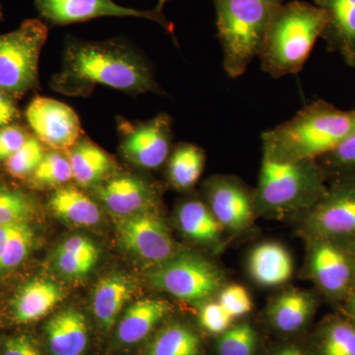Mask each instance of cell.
<instances>
[{
    "mask_svg": "<svg viewBox=\"0 0 355 355\" xmlns=\"http://www.w3.org/2000/svg\"><path fill=\"white\" fill-rule=\"evenodd\" d=\"M51 85L57 92L71 97H86L97 85L130 94L164 93L144 57L119 39L67 40L62 69L53 77Z\"/></svg>",
    "mask_w": 355,
    "mask_h": 355,
    "instance_id": "cell-1",
    "label": "cell"
},
{
    "mask_svg": "<svg viewBox=\"0 0 355 355\" xmlns=\"http://www.w3.org/2000/svg\"><path fill=\"white\" fill-rule=\"evenodd\" d=\"M355 128V109L343 111L324 100L310 103L291 120L261 133L263 155L277 162L318 160Z\"/></svg>",
    "mask_w": 355,
    "mask_h": 355,
    "instance_id": "cell-2",
    "label": "cell"
},
{
    "mask_svg": "<svg viewBox=\"0 0 355 355\" xmlns=\"http://www.w3.org/2000/svg\"><path fill=\"white\" fill-rule=\"evenodd\" d=\"M328 22L321 7L309 2H284L273 15L259 58L275 79L302 71Z\"/></svg>",
    "mask_w": 355,
    "mask_h": 355,
    "instance_id": "cell-3",
    "label": "cell"
},
{
    "mask_svg": "<svg viewBox=\"0 0 355 355\" xmlns=\"http://www.w3.org/2000/svg\"><path fill=\"white\" fill-rule=\"evenodd\" d=\"M224 71L239 78L259 58L275 13L286 0H212Z\"/></svg>",
    "mask_w": 355,
    "mask_h": 355,
    "instance_id": "cell-4",
    "label": "cell"
},
{
    "mask_svg": "<svg viewBox=\"0 0 355 355\" xmlns=\"http://www.w3.org/2000/svg\"><path fill=\"white\" fill-rule=\"evenodd\" d=\"M326 180L317 160L277 162L263 155L254 209L268 214L307 210L326 193Z\"/></svg>",
    "mask_w": 355,
    "mask_h": 355,
    "instance_id": "cell-5",
    "label": "cell"
},
{
    "mask_svg": "<svg viewBox=\"0 0 355 355\" xmlns=\"http://www.w3.org/2000/svg\"><path fill=\"white\" fill-rule=\"evenodd\" d=\"M46 39L48 27L39 19L25 20L14 31L0 35V91L21 95L37 85Z\"/></svg>",
    "mask_w": 355,
    "mask_h": 355,
    "instance_id": "cell-6",
    "label": "cell"
},
{
    "mask_svg": "<svg viewBox=\"0 0 355 355\" xmlns=\"http://www.w3.org/2000/svg\"><path fill=\"white\" fill-rule=\"evenodd\" d=\"M156 288L188 302H202L216 293L221 275L209 261L186 253L153 266L147 275Z\"/></svg>",
    "mask_w": 355,
    "mask_h": 355,
    "instance_id": "cell-7",
    "label": "cell"
},
{
    "mask_svg": "<svg viewBox=\"0 0 355 355\" xmlns=\"http://www.w3.org/2000/svg\"><path fill=\"white\" fill-rule=\"evenodd\" d=\"M172 125V118L166 113L141 123L121 121L119 132L123 157L144 169L161 167L171 153Z\"/></svg>",
    "mask_w": 355,
    "mask_h": 355,
    "instance_id": "cell-8",
    "label": "cell"
},
{
    "mask_svg": "<svg viewBox=\"0 0 355 355\" xmlns=\"http://www.w3.org/2000/svg\"><path fill=\"white\" fill-rule=\"evenodd\" d=\"M41 17L51 25L87 22L99 17H135L151 20L174 34V24L157 8L139 10L119 6L113 0H35Z\"/></svg>",
    "mask_w": 355,
    "mask_h": 355,
    "instance_id": "cell-9",
    "label": "cell"
},
{
    "mask_svg": "<svg viewBox=\"0 0 355 355\" xmlns=\"http://www.w3.org/2000/svg\"><path fill=\"white\" fill-rule=\"evenodd\" d=\"M116 230L121 246L151 266L176 254L167 226L153 209L121 218Z\"/></svg>",
    "mask_w": 355,
    "mask_h": 355,
    "instance_id": "cell-10",
    "label": "cell"
},
{
    "mask_svg": "<svg viewBox=\"0 0 355 355\" xmlns=\"http://www.w3.org/2000/svg\"><path fill=\"white\" fill-rule=\"evenodd\" d=\"M307 210L308 229L318 239L355 237V178L336 181Z\"/></svg>",
    "mask_w": 355,
    "mask_h": 355,
    "instance_id": "cell-11",
    "label": "cell"
},
{
    "mask_svg": "<svg viewBox=\"0 0 355 355\" xmlns=\"http://www.w3.org/2000/svg\"><path fill=\"white\" fill-rule=\"evenodd\" d=\"M25 116L35 137L53 150H69L81 137L78 116L58 100L39 96L30 103Z\"/></svg>",
    "mask_w": 355,
    "mask_h": 355,
    "instance_id": "cell-12",
    "label": "cell"
},
{
    "mask_svg": "<svg viewBox=\"0 0 355 355\" xmlns=\"http://www.w3.org/2000/svg\"><path fill=\"white\" fill-rule=\"evenodd\" d=\"M203 196L222 228L240 231L251 223L254 191L252 193L237 178H210L203 186Z\"/></svg>",
    "mask_w": 355,
    "mask_h": 355,
    "instance_id": "cell-13",
    "label": "cell"
},
{
    "mask_svg": "<svg viewBox=\"0 0 355 355\" xmlns=\"http://www.w3.org/2000/svg\"><path fill=\"white\" fill-rule=\"evenodd\" d=\"M94 188L103 205L121 218L153 209L157 202L153 184L135 175L111 176Z\"/></svg>",
    "mask_w": 355,
    "mask_h": 355,
    "instance_id": "cell-14",
    "label": "cell"
},
{
    "mask_svg": "<svg viewBox=\"0 0 355 355\" xmlns=\"http://www.w3.org/2000/svg\"><path fill=\"white\" fill-rule=\"evenodd\" d=\"M310 270L318 286L331 295L345 293L354 277L349 254L329 239H318L312 247Z\"/></svg>",
    "mask_w": 355,
    "mask_h": 355,
    "instance_id": "cell-15",
    "label": "cell"
},
{
    "mask_svg": "<svg viewBox=\"0 0 355 355\" xmlns=\"http://www.w3.org/2000/svg\"><path fill=\"white\" fill-rule=\"evenodd\" d=\"M314 4L328 15L321 37L327 49L355 67V0H314Z\"/></svg>",
    "mask_w": 355,
    "mask_h": 355,
    "instance_id": "cell-16",
    "label": "cell"
},
{
    "mask_svg": "<svg viewBox=\"0 0 355 355\" xmlns=\"http://www.w3.org/2000/svg\"><path fill=\"white\" fill-rule=\"evenodd\" d=\"M44 333L53 355H83L87 347V322L74 308L60 311L49 320Z\"/></svg>",
    "mask_w": 355,
    "mask_h": 355,
    "instance_id": "cell-17",
    "label": "cell"
},
{
    "mask_svg": "<svg viewBox=\"0 0 355 355\" xmlns=\"http://www.w3.org/2000/svg\"><path fill=\"white\" fill-rule=\"evenodd\" d=\"M72 176L83 187H96L113 176L116 164L111 156L94 142L80 137L69 149Z\"/></svg>",
    "mask_w": 355,
    "mask_h": 355,
    "instance_id": "cell-18",
    "label": "cell"
},
{
    "mask_svg": "<svg viewBox=\"0 0 355 355\" xmlns=\"http://www.w3.org/2000/svg\"><path fill=\"white\" fill-rule=\"evenodd\" d=\"M64 298V291L50 280L26 284L14 299V317L19 323H31L46 316Z\"/></svg>",
    "mask_w": 355,
    "mask_h": 355,
    "instance_id": "cell-19",
    "label": "cell"
},
{
    "mask_svg": "<svg viewBox=\"0 0 355 355\" xmlns=\"http://www.w3.org/2000/svg\"><path fill=\"white\" fill-rule=\"evenodd\" d=\"M169 311L167 303L156 299H144L133 303L119 323L116 330L119 342L128 345L141 342Z\"/></svg>",
    "mask_w": 355,
    "mask_h": 355,
    "instance_id": "cell-20",
    "label": "cell"
},
{
    "mask_svg": "<svg viewBox=\"0 0 355 355\" xmlns=\"http://www.w3.org/2000/svg\"><path fill=\"white\" fill-rule=\"evenodd\" d=\"M250 272L259 284L277 286L291 279L293 263L288 252L277 243H263L250 256Z\"/></svg>",
    "mask_w": 355,
    "mask_h": 355,
    "instance_id": "cell-21",
    "label": "cell"
},
{
    "mask_svg": "<svg viewBox=\"0 0 355 355\" xmlns=\"http://www.w3.org/2000/svg\"><path fill=\"white\" fill-rule=\"evenodd\" d=\"M132 293V284L123 275H108L98 282L93 297V311L103 329H113Z\"/></svg>",
    "mask_w": 355,
    "mask_h": 355,
    "instance_id": "cell-22",
    "label": "cell"
},
{
    "mask_svg": "<svg viewBox=\"0 0 355 355\" xmlns=\"http://www.w3.org/2000/svg\"><path fill=\"white\" fill-rule=\"evenodd\" d=\"M49 205L55 216L74 225L94 226L101 218L97 203L74 187L58 188L51 196Z\"/></svg>",
    "mask_w": 355,
    "mask_h": 355,
    "instance_id": "cell-23",
    "label": "cell"
},
{
    "mask_svg": "<svg viewBox=\"0 0 355 355\" xmlns=\"http://www.w3.org/2000/svg\"><path fill=\"white\" fill-rule=\"evenodd\" d=\"M180 228L195 241L211 244L218 241L222 226L209 205L197 198L184 200L177 210Z\"/></svg>",
    "mask_w": 355,
    "mask_h": 355,
    "instance_id": "cell-24",
    "label": "cell"
},
{
    "mask_svg": "<svg viewBox=\"0 0 355 355\" xmlns=\"http://www.w3.org/2000/svg\"><path fill=\"white\" fill-rule=\"evenodd\" d=\"M205 165V154L202 148L195 144H179L168 158V179L178 190H190L202 176Z\"/></svg>",
    "mask_w": 355,
    "mask_h": 355,
    "instance_id": "cell-25",
    "label": "cell"
},
{
    "mask_svg": "<svg viewBox=\"0 0 355 355\" xmlns=\"http://www.w3.org/2000/svg\"><path fill=\"white\" fill-rule=\"evenodd\" d=\"M313 310L312 298L305 292H284L270 306V318L279 330L294 333L300 330Z\"/></svg>",
    "mask_w": 355,
    "mask_h": 355,
    "instance_id": "cell-26",
    "label": "cell"
},
{
    "mask_svg": "<svg viewBox=\"0 0 355 355\" xmlns=\"http://www.w3.org/2000/svg\"><path fill=\"white\" fill-rule=\"evenodd\" d=\"M198 336L181 324H173L159 331L146 355H200Z\"/></svg>",
    "mask_w": 355,
    "mask_h": 355,
    "instance_id": "cell-27",
    "label": "cell"
},
{
    "mask_svg": "<svg viewBox=\"0 0 355 355\" xmlns=\"http://www.w3.org/2000/svg\"><path fill=\"white\" fill-rule=\"evenodd\" d=\"M71 179L73 176L69 159L58 150L44 153L41 163L32 174V183L41 188H60Z\"/></svg>",
    "mask_w": 355,
    "mask_h": 355,
    "instance_id": "cell-28",
    "label": "cell"
},
{
    "mask_svg": "<svg viewBox=\"0 0 355 355\" xmlns=\"http://www.w3.org/2000/svg\"><path fill=\"white\" fill-rule=\"evenodd\" d=\"M317 161L326 178L335 175L336 181L355 178V128L334 150Z\"/></svg>",
    "mask_w": 355,
    "mask_h": 355,
    "instance_id": "cell-29",
    "label": "cell"
},
{
    "mask_svg": "<svg viewBox=\"0 0 355 355\" xmlns=\"http://www.w3.org/2000/svg\"><path fill=\"white\" fill-rule=\"evenodd\" d=\"M36 211L34 200L17 190L0 189V227L27 223Z\"/></svg>",
    "mask_w": 355,
    "mask_h": 355,
    "instance_id": "cell-30",
    "label": "cell"
},
{
    "mask_svg": "<svg viewBox=\"0 0 355 355\" xmlns=\"http://www.w3.org/2000/svg\"><path fill=\"white\" fill-rule=\"evenodd\" d=\"M34 233L27 223L14 224L0 256V270L15 268L29 254Z\"/></svg>",
    "mask_w": 355,
    "mask_h": 355,
    "instance_id": "cell-31",
    "label": "cell"
},
{
    "mask_svg": "<svg viewBox=\"0 0 355 355\" xmlns=\"http://www.w3.org/2000/svg\"><path fill=\"white\" fill-rule=\"evenodd\" d=\"M257 336L250 324H241L221 334L217 342L218 355H253Z\"/></svg>",
    "mask_w": 355,
    "mask_h": 355,
    "instance_id": "cell-32",
    "label": "cell"
},
{
    "mask_svg": "<svg viewBox=\"0 0 355 355\" xmlns=\"http://www.w3.org/2000/svg\"><path fill=\"white\" fill-rule=\"evenodd\" d=\"M44 156L43 144L36 137H29L19 150L7 159V171L15 178L29 176L38 167Z\"/></svg>",
    "mask_w": 355,
    "mask_h": 355,
    "instance_id": "cell-33",
    "label": "cell"
},
{
    "mask_svg": "<svg viewBox=\"0 0 355 355\" xmlns=\"http://www.w3.org/2000/svg\"><path fill=\"white\" fill-rule=\"evenodd\" d=\"M323 355H355V329L336 323L327 329L322 343Z\"/></svg>",
    "mask_w": 355,
    "mask_h": 355,
    "instance_id": "cell-34",
    "label": "cell"
},
{
    "mask_svg": "<svg viewBox=\"0 0 355 355\" xmlns=\"http://www.w3.org/2000/svg\"><path fill=\"white\" fill-rule=\"evenodd\" d=\"M218 303L232 318L244 316L252 310L249 293L244 287L237 284L223 289Z\"/></svg>",
    "mask_w": 355,
    "mask_h": 355,
    "instance_id": "cell-35",
    "label": "cell"
},
{
    "mask_svg": "<svg viewBox=\"0 0 355 355\" xmlns=\"http://www.w3.org/2000/svg\"><path fill=\"white\" fill-rule=\"evenodd\" d=\"M232 319L218 302L207 303L200 309V324L209 333H224L230 327Z\"/></svg>",
    "mask_w": 355,
    "mask_h": 355,
    "instance_id": "cell-36",
    "label": "cell"
},
{
    "mask_svg": "<svg viewBox=\"0 0 355 355\" xmlns=\"http://www.w3.org/2000/svg\"><path fill=\"white\" fill-rule=\"evenodd\" d=\"M55 266L60 275L70 279L86 277L94 266L67 252L55 250Z\"/></svg>",
    "mask_w": 355,
    "mask_h": 355,
    "instance_id": "cell-37",
    "label": "cell"
},
{
    "mask_svg": "<svg viewBox=\"0 0 355 355\" xmlns=\"http://www.w3.org/2000/svg\"><path fill=\"white\" fill-rule=\"evenodd\" d=\"M58 250L73 254L92 266H95L99 259L98 248L90 239L83 236L77 235L69 238L58 247Z\"/></svg>",
    "mask_w": 355,
    "mask_h": 355,
    "instance_id": "cell-38",
    "label": "cell"
},
{
    "mask_svg": "<svg viewBox=\"0 0 355 355\" xmlns=\"http://www.w3.org/2000/svg\"><path fill=\"white\" fill-rule=\"evenodd\" d=\"M28 137L25 130L17 125L0 128V161H6L19 150Z\"/></svg>",
    "mask_w": 355,
    "mask_h": 355,
    "instance_id": "cell-39",
    "label": "cell"
},
{
    "mask_svg": "<svg viewBox=\"0 0 355 355\" xmlns=\"http://www.w3.org/2000/svg\"><path fill=\"white\" fill-rule=\"evenodd\" d=\"M3 355H44L27 336L9 338L4 345Z\"/></svg>",
    "mask_w": 355,
    "mask_h": 355,
    "instance_id": "cell-40",
    "label": "cell"
},
{
    "mask_svg": "<svg viewBox=\"0 0 355 355\" xmlns=\"http://www.w3.org/2000/svg\"><path fill=\"white\" fill-rule=\"evenodd\" d=\"M18 109L11 95L0 91V128L7 127L18 118Z\"/></svg>",
    "mask_w": 355,
    "mask_h": 355,
    "instance_id": "cell-41",
    "label": "cell"
},
{
    "mask_svg": "<svg viewBox=\"0 0 355 355\" xmlns=\"http://www.w3.org/2000/svg\"><path fill=\"white\" fill-rule=\"evenodd\" d=\"M13 225L3 226V227H0V256H1L2 252H3L7 238H8L9 233H10Z\"/></svg>",
    "mask_w": 355,
    "mask_h": 355,
    "instance_id": "cell-42",
    "label": "cell"
},
{
    "mask_svg": "<svg viewBox=\"0 0 355 355\" xmlns=\"http://www.w3.org/2000/svg\"><path fill=\"white\" fill-rule=\"evenodd\" d=\"M277 355H302L301 354L300 350L296 349L294 347H286V349H284L280 350L279 354Z\"/></svg>",
    "mask_w": 355,
    "mask_h": 355,
    "instance_id": "cell-43",
    "label": "cell"
},
{
    "mask_svg": "<svg viewBox=\"0 0 355 355\" xmlns=\"http://www.w3.org/2000/svg\"><path fill=\"white\" fill-rule=\"evenodd\" d=\"M171 1V0H158L157 6H156V8L158 10L163 11V8H164L165 4L168 3V2Z\"/></svg>",
    "mask_w": 355,
    "mask_h": 355,
    "instance_id": "cell-44",
    "label": "cell"
},
{
    "mask_svg": "<svg viewBox=\"0 0 355 355\" xmlns=\"http://www.w3.org/2000/svg\"><path fill=\"white\" fill-rule=\"evenodd\" d=\"M350 310L355 315V295L352 297V301H350Z\"/></svg>",
    "mask_w": 355,
    "mask_h": 355,
    "instance_id": "cell-45",
    "label": "cell"
}]
</instances>
